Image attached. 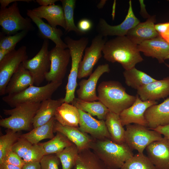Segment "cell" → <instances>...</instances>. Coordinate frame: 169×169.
Instances as JSON below:
<instances>
[{
	"label": "cell",
	"mask_w": 169,
	"mask_h": 169,
	"mask_svg": "<svg viewBox=\"0 0 169 169\" xmlns=\"http://www.w3.org/2000/svg\"><path fill=\"white\" fill-rule=\"evenodd\" d=\"M79 151L77 146L73 144L56 154L60 160L62 169H72L74 167Z\"/></svg>",
	"instance_id": "d590c367"
},
{
	"label": "cell",
	"mask_w": 169,
	"mask_h": 169,
	"mask_svg": "<svg viewBox=\"0 0 169 169\" xmlns=\"http://www.w3.org/2000/svg\"><path fill=\"white\" fill-rule=\"evenodd\" d=\"M137 94L142 101H156L169 95V77L156 80L137 90Z\"/></svg>",
	"instance_id": "44dd1931"
},
{
	"label": "cell",
	"mask_w": 169,
	"mask_h": 169,
	"mask_svg": "<svg viewBox=\"0 0 169 169\" xmlns=\"http://www.w3.org/2000/svg\"><path fill=\"white\" fill-rule=\"evenodd\" d=\"M34 84L32 76L22 63L10 79L5 89V94L19 93Z\"/></svg>",
	"instance_id": "cb8c5ba5"
},
{
	"label": "cell",
	"mask_w": 169,
	"mask_h": 169,
	"mask_svg": "<svg viewBox=\"0 0 169 169\" xmlns=\"http://www.w3.org/2000/svg\"><path fill=\"white\" fill-rule=\"evenodd\" d=\"M55 120L54 117L46 123L33 128L28 132L21 135V136L33 145L38 144L44 139H51L54 136V127Z\"/></svg>",
	"instance_id": "f546056e"
},
{
	"label": "cell",
	"mask_w": 169,
	"mask_h": 169,
	"mask_svg": "<svg viewBox=\"0 0 169 169\" xmlns=\"http://www.w3.org/2000/svg\"><path fill=\"white\" fill-rule=\"evenodd\" d=\"M90 148L109 169H120L134 155L133 150L125 142L119 144L110 139H94Z\"/></svg>",
	"instance_id": "7a4b0ae2"
},
{
	"label": "cell",
	"mask_w": 169,
	"mask_h": 169,
	"mask_svg": "<svg viewBox=\"0 0 169 169\" xmlns=\"http://www.w3.org/2000/svg\"><path fill=\"white\" fill-rule=\"evenodd\" d=\"M105 121L111 140L119 144L125 143V130L121 123L119 115L110 111Z\"/></svg>",
	"instance_id": "f1b7e54d"
},
{
	"label": "cell",
	"mask_w": 169,
	"mask_h": 169,
	"mask_svg": "<svg viewBox=\"0 0 169 169\" xmlns=\"http://www.w3.org/2000/svg\"><path fill=\"white\" fill-rule=\"evenodd\" d=\"M3 163L11 164L21 167L25 164L23 159L12 150L9 151L5 155Z\"/></svg>",
	"instance_id": "b9f144b4"
},
{
	"label": "cell",
	"mask_w": 169,
	"mask_h": 169,
	"mask_svg": "<svg viewBox=\"0 0 169 169\" xmlns=\"http://www.w3.org/2000/svg\"><path fill=\"white\" fill-rule=\"evenodd\" d=\"M49 55L50 66L45 79L49 82L62 83L71 57L69 50L55 46L49 51Z\"/></svg>",
	"instance_id": "8fae6325"
},
{
	"label": "cell",
	"mask_w": 169,
	"mask_h": 169,
	"mask_svg": "<svg viewBox=\"0 0 169 169\" xmlns=\"http://www.w3.org/2000/svg\"><path fill=\"white\" fill-rule=\"evenodd\" d=\"M126 84L137 90L142 87L156 79L135 67L125 70L123 72Z\"/></svg>",
	"instance_id": "1f68e13d"
},
{
	"label": "cell",
	"mask_w": 169,
	"mask_h": 169,
	"mask_svg": "<svg viewBox=\"0 0 169 169\" xmlns=\"http://www.w3.org/2000/svg\"><path fill=\"white\" fill-rule=\"evenodd\" d=\"M136 96L132 105L119 114L121 123L123 126L133 123L147 127L144 117L145 112L149 107L157 104V102L156 101H143L137 94Z\"/></svg>",
	"instance_id": "5bb4252c"
},
{
	"label": "cell",
	"mask_w": 169,
	"mask_h": 169,
	"mask_svg": "<svg viewBox=\"0 0 169 169\" xmlns=\"http://www.w3.org/2000/svg\"><path fill=\"white\" fill-rule=\"evenodd\" d=\"M18 132L9 130L5 135L0 137V165L3 162L7 153L11 150L14 143L21 135Z\"/></svg>",
	"instance_id": "8d00e7d4"
},
{
	"label": "cell",
	"mask_w": 169,
	"mask_h": 169,
	"mask_svg": "<svg viewBox=\"0 0 169 169\" xmlns=\"http://www.w3.org/2000/svg\"><path fill=\"white\" fill-rule=\"evenodd\" d=\"M125 126V142L132 150H136L140 153H143L152 142L163 138L159 132L146 126L135 124Z\"/></svg>",
	"instance_id": "ba28073f"
},
{
	"label": "cell",
	"mask_w": 169,
	"mask_h": 169,
	"mask_svg": "<svg viewBox=\"0 0 169 169\" xmlns=\"http://www.w3.org/2000/svg\"><path fill=\"white\" fill-rule=\"evenodd\" d=\"M88 39L83 37L79 40L73 39L69 36L64 39V42L69 49L71 59V66L66 87V93L64 98L65 102L70 103L75 97L77 86V78L83 53L88 44Z\"/></svg>",
	"instance_id": "5b68a950"
},
{
	"label": "cell",
	"mask_w": 169,
	"mask_h": 169,
	"mask_svg": "<svg viewBox=\"0 0 169 169\" xmlns=\"http://www.w3.org/2000/svg\"><path fill=\"white\" fill-rule=\"evenodd\" d=\"M120 169H157L147 156L138 153L127 160Z\"/></svg>",
	"instance_id": "e575fe53"
},
{
	"label": "cell",
	"mask_w": 169,
	"mask_h": 169,
	"mask_svg": "<svg viewBox=\"0 0 169 169\" xmlns=\"http://www.w3.org/2000/svg\"><path fill=\"white\" fill-rule=\"evenodd\" d=\"M74 167L75 169H109L90 148L79 151Z\"/></svg>",
	"instance_id": "83f0119b"
},
{
	"label": "cell",
	"mask_w": 169,
	"mask_h": 169,
	"mask_svg": "<svg viewBox=\"0 0 169 169\" xmlns=\"http://www.w3.org/2000/svg\"><path fill=\"white\" fill-rule=\"evenodd\" d=\"M27 47L22 46L7 55L0 61V95L5 94L6 87L20 65L28 59Z\"/></svg>",
	"instance_id": "30bf717a"
},
{
	"label": "cell",
	"mask_w": 169,
	"mask_h": 169,
	"mask_svg": "<svg viewBox=\"0 0 169 169\" xmlns=\"http://www.w3.org/2000/svg\"><path fill=\"white\" fill-rule=\"evenodd\" d=\"M167 138L169 139V137H167Z\"/></svg>",
	"instance_id": "11a10c76"
},
{
	"label": "cell",
	"mask_w": 169,
	"mask_h": 169,
	"mask_svg": "<svg viewBox=\"0 0 169 169\" xmlns=\"http://www.w3.org/2000/svg\"><path fill=\"white\" fill-rule=\"evenodd\" d=\"M137 48L145 55L156 58L160 63H163L169 54V43L160 35L143 41Z\"/></svg>",
	"instance_id": "ac0fdd59"
},
{
	"label": "cell",
	"mask_w": 169,
	"mask_h": 169,
	"mask_svg": "<svg viewBox=\"0 0 169 169\" xmlns=\"http://www.w3.org/2000/svg\"><path fill=\"white\" fill-rule=\"evenodd\" d=\"M32 145L31 143L20 135L13 144L11 150L22 158Z\"/></svg>",
	"instance_id": "ab89813d"
},
{
	"label": "cell",
	"mask_w": 169,
	"mask_h": 169,
	"mask_svg": "<svg viewBox=\"0 0 169 169\" xmlns=\"http://www.w3.org/2000/svg\"><path fill=\"white\" fill-rule=\"evenodd\" d=\"M144 117L147 127L151 130L169 124V98L160 104L149 107Z\"/></svg>",
	"instance_id": "ffe728a7"
},
{
	"label": "cell",
	"mask_w": 169,
	"mask_h": 169,
	"mask_svg": "<svg viewBox=\"0 0 169 169\" xmlns=\"http://www.w3.org/2000/svg\"><path fill=\"white\" fill-rule=\"evenodd\" d=\"M32 1L31 0H0L1 8H3L7 7L11 3L18 1H21L29 3Z\"/></svg>",
	"instance_id": "f6af8a7d"
},
{
	"label": "cell",
	"mask_w": 169,
	"mask_h": 169,
	"mask_svg": "<svg viewBox=\"0 0 169 169\" xmlns=\"http://www.w3.org/2000/svg\"><path fill=\"white\" fill-rule=\"evenodd\" d=\"M54 117L62 125L79 127V109L72 104L63 103L57 109Z\"/></svg>",
	"instance_id": "4316f807"
},
{
	"label": "cell",
	"mask_w": 169,
	"mask_h": 169,
	"mask_svg": "<svg viewBox=\"0 0 169 169\" xmlns=\"http://www.w3.org/2000/svg\"><path fill=\"white\" fill-rule=\"evenodd\" d=\"M169 59V54L166 57V59Z\"/></svg>",
	"instance_id": "db71d44e"
},
{
	"label": "cell",
	"mask_w": 169,
	"mask_h": 169,
	"mask_svg": "<svg viewBox=\"0 0 169 169\" xmlns=\"http://www.w3.org/2000/svg\"><path fill=\"white\" fill-rule=\"evenodd\" d=\"M62 84L50 82L42 86L32 85L19 93L4 96L2 100L13 108L24 103H41L51 98L53 93Z\"/></svg>",
	"instance_id": "8992f818"
},
{
	"label": "cell",
	"mask_w": 169,
	"mask_h": 169,
	"mask_svg": "<svg viewBox=\"0 0 169 169\" xmlns=\"http://www.w3.org/2000/svg\"><path fill=\"white\" fill-rule=\"evenodd\" d=\"M107 41L105 37L98 34L92 39L90 46L85 48L79 65V79L87 77L92 73L94 67L102 57V49Z\"/></svg>",
	"instance_id": "7c38bea8"
},
{
	"label": "cell",
	"mask_w": 169,
	"mask_h": 169,
	"mask_svg": "<svg viewBox=\"0 0 169 169\" xmlns=\"http://www.w3.org/2000/svg\"><path fill=\"white\" fill-rule=\"evenodd\" d=\"M29 31L23 30L10 35L5 36L0 33V49H8L16 46L17 44L24 38Z\"/></svg>",
	"instance_id": "74e56055"
},
{
	"label": "cell",
	"mask_w": 169,
	"mask_h": 169,
	"mask_svg": "<svg viewBox=\"0 0 169 169\" xmlns=\"http://www.w3.org/2000/svg\"><path fill=\"white\" fill-rule=\"evenodd\" d=\"M110 70L108 64L98 66L88 79H83L79 83V88L76 91L77 98L88 102L98 100L96 90L98 81L101 76L105 73L109 72Z\"/></svg>",
	"instance_id": "9a60e30c"
},
{
	"label": "cell",
	"mask_w": 169,
	"mask_h": 169,
	"mask_svg": "<svg viewBox=\"0 0 169 169\" xmlns=\"http://www.w3.org/2000/svg\"><path fill=\"white\" fill-rule=\"evenodd\" d=\"M16 46L8 49H0V61L8 54L15 49Z\"/></svg>",
	"instance_id": "681fc988"
},
{
	"label": "cell",
	"mask_w": 169,
	"mask_h": 169,
	"mask_svg": "<svg viewBox=\"0 0 169 169\" xmlns=\"http://www.w3.org/2000/svg\"><path fill=\"white\" fill-rule=\"evenodd\" d=\"M102 52L105 60L112 63H119L125 70L135 67L136 64L143 60L137 45L126 36H117L107 41Z\"/></svg>",
	"instance_id": "6da1fadb"
},
{
	"label": "cell",
	"mask_w": 169,
	"mask_h": 169,
	"mask_svg": "<svg viewBox=\"0 0 169 169\" xmlns=\"http://www.w3.org/2000/svg\"><path fill=\"white\" fill-rule=\"evenodd\" d=\"M32 10L38 17L46 20L53 27L56 28L59 25L66 29L64 13L61 6L54 4L47 6H41Z\"/></svg>",
	"instance_id": "d4e9b609"
},
{
	"label": "cell",
	"mask_w": 169,
	"mask_h": 169,
	"mask_svg": "<svg viewBox=\"0 0 169 169\" xmlns=\"http://www.w3.org/2000/svg\"><path fill=\"white\" fill-rule=\"evenodd\" d=\"M27 14L37 25L38 28V36L43 39H50L56 46L64 49L68 48L67 45L61 39L63 33L60 28L53 27L46 23L36 16L32 10L28 9Z\"/></svg>",
	"instance_id": "d6986e66"
},
{
	"label": "cell",
	"mask_w": 169,
	"mask_h": 169,
	"mask_svg": "<svg viewBox=\"0 0 169 169\" xmlns=\"http://www.w3.org/2000/svg\"><path fill=\"white\" fill-rule=\"evenodd\" d=\"M49 39L44 40L42 47L32 58L27 59L22 64L32 76L34 84L39 86L45 79L46 74L49 71L50 61L49 57Z\"/></svg>",
	"instance_id": "9c48e42d"
},
{
	"label": "cell",
	"mask_w": 169,
	"mask_h": 169,
	"mask_svg": "<svg viewBox=\"0 0 169 169\" xmlns=\"http://www.w3.org/2000/svg\"><path fill=\"white\" fill-rule=\"evenodd\" d=\"M65 20V32H74L79 35L84 34L75 25L74 21V14L76 1L75 0H61Z\"/></svg>",
	"instance_id": "836d02e7"
},
{
	"label": "cell",
	"mask_w": 169,
	"mask_h": 169,
	"mask_svg": "<svg viewBox=\"0 0 169 169\" xmlns=\"http://www.w3.org/2000/svg\"><path fill=\"white\" fill-rule=\"evenodd\" d=\"M152 130L163 135L164 136L169 137V124L163 126H159Z\"/></svg>",
	"instance_id": "ee69618b"
},
{
	"label": "cell",
	"mask_w": 169,
	"mask_h": 169,
	"mask_svg": "<svg viewBox=\"0 0 169 169\" xmlns=\"http://www.w3.org/2000/svg\"><path fill=\"white\" fill-rule=\"evenodd\" d=\"M64 102V98L57 100L50 98L41 102L33 120V128L44 124L50 120L54 117L58 108Z\"/></svg>",
	"instance_id": "484cf974"
},
{
	"label": "cell",
	"mask_w": 169,
	"mask_h": 169,
	"mask_svg": "<svg viewBox=\"0 0 169 169\" xmlns=\"http://www.w3.org/2000/svg\"><path fill=\"white\" fill-rule=\"evenodd\" d=\"M40 144L43 147L45 155L57 154L66 147L74 144L65 135L58 132L50 140Z\"/></svg>",
	"instance_id": "d6a6232c"
},
{
	"label": "cell",
	"mask_w": 169,
	"mask_h": 169,
	"mask_svg": "<svg viewBox=\"0 0 169 169\" xmlns=\"http://www.w3.org/2000/svg\"><path fill=\"white\" fill-rule=\"evenodd\" d=\"M107 1L106 0H101L97 5V7L100 9L102 8L105 4Z\"/></svg>",
	"instance_id": "816d5d0a"
},
{
	"label": "cell",
	"mask_w": 169,
	"mask_h": 169,
	"mask_svg": "<svg viewBox=\"0 0 169 169\" xmlns=\"http://www.w3.org/2000/svg\"><path fill=\"white\" fill-rule=\"evenodd\" d=\"M92 26L93 23L90 20L87 18H83L79 21L77 27L81 32L85 34L92 29Z\"/></svg>",
	"instance_id": "7bdbcfd3"
},
{
	"label": "cell",
	"mask_w": 169,
	"mask_h": 169,
	"mask_svg": "<svg viewBox=\"0 0 169 169\" xmlns=\"http://www.w3.org/2000/svg\"><path fill=\"white\" fill-rule=\"evenodd\" d=\"M169 68V64H165Z\"/></svg>",
	"instance_id": "f5cc1de1"
},
{
	"label": "cell",
	"mask_w": 169,
	"mask_h": 169,
	"mask_svg": "<svg viewBox=\"0 0 169 169\" xmlns=\"http://www.w3.org/2000/svg\"><path fill=\"white\" fill-rule=\"evenodd\" d=\"M155 15L151 16L143 22H140L128 32L126 36L134 44L139 45L144 41L159 36L155 28Z\"/></svg>",
	"instance_id": "7402d4cb"
},
{
	"label": "cell",
	"mask_w": 169,
	"mask_h": 169,
	"mask_svg": "<svg viewBox=\"0 0 169 169\" xmlns=\"http://www.w3.org/2000/svg\"><path fill=\"white\" fill-rule=\"evenodd\" d=\"M71 104L92 116H96L99 120H105L110 111L100 101L88 102L75 98Z\"/></svg>",
	"instance_id": "4dcf8cb0"
},
{
	"label": "cell",
	"mask_w": 169,
	"mask_h": 169,
	"mask_svg": "<svg viewBox=\"0 0 169 169\" xmlns=\"http://www.w3.org/2000/svg\"><path fill=\"white\" fill-rule=\"evenodd\" d=\"M22 169H41L40 162L26 163Z\"/></svg>",
	"instance_id": "bcb514c9"
},
{
	"label": "cell",
	"mask_w": 169,
	"mask_h": 169,
	"mask_svg": "<svg viewBox=\"0 0 169 169\" xmlns=\"http://www.w3.org/2000/svg\"><path fill=\"white\" fill-rule=\"evenodd\" d=\"M79 119L78 128L80 131L89 134L95 139H111L105 120H97L88 113L79 109Z\"/></svg>",
	"instance_id": "2e32d148"
},
{
	"label": "cell",
	"mask_w": 169,
	"mask_h": 169,
	"mask_svg": "<svg viewBox=\"0 0 169 169\" xmlns=\"http://www.w3.org/2000/svg\"><path fill=\"white\" fill-rule=\"evenodd\" d=\"M31 21L30 18L21 15L17 2L8 7L0 8V25L3 33L6 35L15 34L19 31L33 30L35 28Z\"/></svg>",
	"instance_id": "52a82bcc"
},
{
	"label": "cell",
	"mask_w": 169,
	"mask_h": 169,
	"mask_svg": "<svg viewBox=\"0 0 169 169\" xmlns=\"http://www.w3.org/2000/svg\"><path fill=\"white\" fill-rule=\"evenodd\" d=\"M40 104L24 103L12 109H3V113L9 116L0 120V126L16 132L30 129Z\"/></svg>",
	"instance_id": "277c9868"
},
{
	"label": "cell",
	"mask_w": 169,
	"mask_h": 169,
	"mask_svg": "<svg viewBox=\"0 0 169 169\" xmlns=\"http://www.w3.org/2000/svg\"><path fill=\"white\" fill-rule=\"evenodd\" d=\"M60 162L56 154L45 155L40 161L41 169H59Z\"/></svg>",
	"instance_id": "60d3db41"
},
{
	"label": "cell",
	"mask_w": 169,
	"mask_h": 169,
	"mask_svg": "<svg viewBox=\"0 0 169 169\" xmlns=\"http://www.w3.org/2000/svg\"><path fill=\"white\" fill-rule=\"evenodd\" d=\"M22 168L5 163H3L0 165V169H22Z\"/></svg>",
	"instance_id": "f907efd6"
},
{
	"label": "cell",
	"mask_w": 169,
	"mask_h": 169,
	"mask_svg": "<svg viewBox=\"0 0 169 169\" xmlns=\"http://www.w3.org/2000/svg\"><path fill=\"white\" fill-rule=\"evenodd\" d=\"M141 6V10L140 13L143 18H149L151 16L150 15L146 12L145 8V5L144 4L143 0H139Z\"/></svg>",
	"instance_id": "7dc6e473"
},
{
	"label": "cell",
	"mask_w": 169,
	"mask_h": 169,
	"mask_svg": "<svg viewBox=\"0 0 169 169\" xmlns=\"http://www.w3.org/2000/svg\"><path fill=\"white\" fill-rule=\"evenodd\" d=\"M147 157L157 169H169V140L166 137L146 148Z\"/></svg>",
	"instance_id": "e0dca14e"
},
{
	"label": "cell",
	"mask_w": 169,
	"mask_h": 169,
	"mask_svg": "<svg viewBox=\"0 0 169 169\" xmlns=\"http://www.w3.org/2000/svg\"><path fill=\"white\" fill-rule=\"evenodd\" d=\"M97 91L99 101L110 111L118 115L131 106L136 98V96L127 93L122 84L115 81L102 82L98 85Z\"/></svg>",
	"instance_id": "3957f363"
},
{
	"label": "cell",
	"mask_w": 169,
	"mask_h": 169,
	"mask_svg": "<svg viewBox=\"0 0 169 169\" xmlns=\"http://www.w3.org/2000/svg\"><path fill=\"white\" fill-rule=\"evenodd\" d=\"M45 155V153L43 147L40 143H39L33 145L22 159L25 163L40 162Z\"/></svg>",
	"instance_id": "f35d334b"
},
{
	"label": "cell",
	"mask_w": 169,
	"mask_h": 169,
	"mask_svg": "<svg viewBox=\"0 0 169 169\" xmlns=\"http://www.w3.org/2000/svg\"><path fill=\"white\" fill-rule=\"evenodd\" d=\"M54 132L64 134L77 146L79 151L90 148L94 139L88 134L80 131L78 127L63 125L56 120Z\"/></svg>",
	"instance_id": "603a6c76"
},
{
	"label": "cell",
	"mask_w": 169,
	"mask_h": 169,
	"mask_svg": "<svg viewBox=\"0 0 169 169\" xmlns=\"http://www.w3.org/2000/svg\"><path fill=\"white\" fill-rule=\"evenodd\" d=\"M58 0H36V2L42 6H47L54 4Z\"/></svg>",
	"instance_id": "c3c4849f"
},
{
	"label": "cell",
	"mask_w": 169,
	"mask_h": 169,
	"mask_svg": "<svg viewBox=\"0 0 169 169\" xmlns=\"http://www.w3.org/2000/svg\"><path fill=\"white\" fill-rule=\"evenodd\" d=\"M140 22L139 20L134 15L131 1L130 0L128 13L122 23L117 25L112 26L108 24L104 19L100 18L96 26V31L98 34L103 37L108 36H125L129 30Z\"/></svg>",
	"instance_id": "4fadbf2b"
}]
</instances>
